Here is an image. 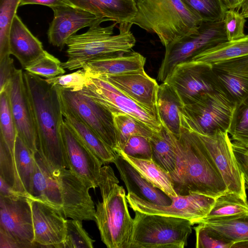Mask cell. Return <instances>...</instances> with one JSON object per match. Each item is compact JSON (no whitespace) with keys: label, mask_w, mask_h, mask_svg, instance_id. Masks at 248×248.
<instances>
[{"label":"cell","mask_w":248,"mask_h":248,"mask_svg":"<svg viewBox=\"0 0 248 248\" xmlns=\"http://www.w3.org/2000/svg\"><path fill=\"white\" fill-rule=\"evenodd\" d=\"M170 134L177 159L175 171L170 176L178 195L200 194L216 198L228 191L219 170L198 134L181 126L178 137Z\"/></svg>","instance_id":"cell-1"},{"label":"cell","mask_w":248,"mask_h":248,"mask_svg":"<svg viewBox=\"0 0 248 248\" xmlns=\"http://www.w3.org/2000/svg\"><path fill=\"white\" fill-rule=\"evenodd\" d=\"M24 77L34 117L38 149L55 174L68 169L62 134L64 119L59 90L27 71Z\"/></svg>","instance_id":"cell-2"},{"label":"cell","mask_w":248,"mask_h":248,"mask_svg":"<svg viewBox=\"0 0 248 248\" xmlns=\"http://www.w3.org/2000/svg\"><path fill=\"white\" fill-rule=\"evenodd\" d=\"M112 168L102 167L98 182L102 200L96 204L95 222L102 241L108 248H130L134 220L124 188Z\"/></svg>","instance_id":"cell-3"},{"label":"cell","mask_w":248,"mask_h":248,"mask_svg":"<svg viewBox=\"0 0 248 248\" xmlns=\"http://www.w3.org/2000/svg\"><path fill=\"white\" fill-rule=\"evenodd\" d=\"M137 12L129 23L155 33L166 47L197 31L203 21L182 0H135Z\"/></svg>","instance_id":"cell-4"},{"label":"cell","mask_w":248,"mask_h":248,"mask_svg":"<svg viewBox=\"0 0 248 248\" xmlns=\"http://www.w3.org/2000/svg\"><path fill=\"white\" fill-rule=\"evenodd\" d=\"M110 21L102 18L82 34L73 35L66 42L68 60L62 63L64 69L72 71L82 68L89 61L98 57L131 51L136 43L128 23L120 24V32L113 35L117 23L107 27L101 24Z\"/></svg>","instance_id":"cell-5"},{"label":"cell","mask_w":248,"mask_h":248,"mask_svg":"<svg viewBox=\"0 0 248 248\" xmlns=\"http://www.w3.org/2000/svg\"><path fill=\"white\" fill-rule=\"evenodd\" d=\"M130 248H184L192 232L186 219L135 211Z\"/></svg>","instance_id":"cell-6"},{"label":"cell","mask_w":248,"mask_h":248,"mask_svg":"<svg viewBox=\"0 0 248 248\" xmlns=\"http://www.w3.org/2000/svg\"><path fill=\"white\" fill-rule=\"evenodd\" d=\"M235 105L221 91L208 94L180 108L181 126L207 136L228 132Z\"/></svg>","instance_id":"cell-7"},{"label":"cell","mask_w":248,"mask_h":248,"mask_svg":"<svg viewBox=\"0 0 248 248\" xmlns=\"http://www.w3.org/2000/svg\"><path fill=\"white\" fill-rule=\"evenodd\" d=\"M227 41L223 20L203 21L197 32L185 36L165 47L158 80L164 82L178 64L190 61L202 52Z\"/></svg>","instance_id":"cell-8"},{"label":"cell","mask_w":248,"mask_h":248,"mask_svg":"<svg viewBox=\"0 0 248 248\" xmlns=\"http://www.w3.org/2000/svg\"><path fill=\"white\" fill-rule=\"evenodd\" d=\"M91 82L81 91L110 112L113 116L125 114L145 124L155 132L162 128L158 113L140 105L106 80L90 77Z\"/></svg>","instance_id":"cell-9"},{"label":"cell","mask_w":248,"mask_h":248,"mask_svg":"<svg viewBox=\"0 0 248 248\" xmlns=\"http://www.w3.org/2000/svg\"><path fill=\"white\" fill-rule=\"evenodd\" d=\"M164 82L174 88L183 105L194 103L208 94L221 91L212 65L201 62L190 61L178 64Z\"/></svg>","instance_id":"cell-10"},{"label":"cell","mask_w":248,"mask_h":248,"mask_svg":"<svg viewBox=\"0 0 248 248\" xmlns=\"http://www.w3.org/2000/svg\"><path fill=\"white\" fill-rule=\"evenodd\" d=\"M58 89L62 103L118 153L119 148L112 114L79 91Z\"/></svg>","instance_id":"cell-11"},{"label":"cell","mask_w":248,"mask_h":248,"mask_svg":"<svg viewBox=\"0 0 248 248\" xmlns=\"http://www.w3.org/2000/svg\"><path fill=\"white\" fill-rule=\"evenodd\" d=\"M126 199L134 211L185 218L190 220L193 225L208 215L215 201V198L200 194L172 197L169 205L155 204L129 193Z\"/></svg>","instance_id":"cell-12"},{"label":"cell","mask_w":248,"mask_h":248,"mask_svg":"<svg viewBox=\"0 0 248 248\" xmlns=\"http://www.w3.org/2000/svg\"><path fill=\"white\" fill-rule=\"evenodd\" d=\"M0 229L22 248L39 247L34 242L30 199L25 195L0 196Z\"/></svg>","instance_id":"cell-13"},{"label":"cell","mask_w":248,"mask_h":248,"mask_svg":"<svg viewBox=\"0 0 248 248\" xmlns=\"http://www.w3.org/2000/svg\"><path fill=\"white\" fill-rule=\"evenodd\" d=\"M198 135L215 161L228 191L247 200L246 182L234 155L228 133L219 131L212 136Z\"/></svg>","instance_id":"cell-14"},{"label":"cell","mask_w":248,"mask_h":248,"mask_svg":"<svg viewBox=\"0 0 248 248\" xmlns=\"http://www.w3.org/2000/svg\"><path fill=\"white\" fill-rule=\"evenodd\" d=\"M6 90L17 135L34 153L38 149L37 133L24 72L21 69H16Z\"/></svg>","instance_id":"cell-15"},{"label":"cell","mask_w":248,"mask_h":248,"mask_svg":"<svg viewBox=\"0 0 248 248\" xmlns=\"http://www.w3.org/2000/svg\"><path fill=\"white\" fill-rule=\"evenodd\" d=\"M60 184L62 201L61 209L63 216L73 219L95 221L96 210L89 193L91 188L68 169L54 174Z\"/></svg>","instance_id":"cell-16"},{"label":"cell","mask_w":248,"mask_h":248,"mask_svg":"<svg viewBox=\"0 0 248 248\" xmlns=\"http://www.w3.org/2000/svg\"><path fill=\"white\" fill-rule=\"evenodd\" d=\"M62 134L68 169L91 188L98 187L103 162L77 137L64 120Z\"/></svg>","instance_id":"cell-17"},{"label":"cell","mask_w":248,"mask_h":248,"mask_svg":"<svg viewBox=\"0 0 248 248\" xmlns=\"http://www.w3.org/2000/svg\"><path fill=\"white\" fill-rule=\"evenodd\" d=\"M30 202L34 242L39 247L61 248L67 229V219L61 209L32 199Z\"/></svg>","instance_id":"cell-18"},{"label":"cell","mask_w":248,"mask_h":248,"mask_svg":"<svg viewBox=\"0 0 248 248\" xmlns=\"http://www.w3.org/2000/svg\"><path fill=\"white\" fill-rule=\"evenodd\" d=\"M53 18L47 31L50 44L62 49L68 39L78 30L90 27L103 17L74 5H61L51 8Z\"/></svg>","instance_id":"cell-19"},{"label":"cell","mask_w":248,"mask_h":248,"mask_svg":"<svg viewBox=\"0 0 248 248\" xmlns=\"http://www.w3.org/2000/svg\"><path fill=\"white\" fill-rule=\"evenodd\" d=\"M211 65L220 90L234 103L248 95V55Z\"/></svg>","instance_id":"cell-20"},{"label":"cell","mask_w":248,"mask_h":248,"mask_svg":"<svg viewBox=\"0 0 248 248\" xmlns=\"http://www.w3.org/2000/svg\"><path fill=\"white\" fill-rule=\"evenodd\" d=\"M98 77L103 78L140 105L158 113L157 98L159 85L144 69L123 75Z\"/></svg>","instance_id":"cell-21"},{"label":"cell","mask_w":248,"mask_h":248,"mask_svg":"<svg viewBox=\"0 0 248 248\" xmlns=\"http://www.w3.org/2000/svg\"><path fill=\"white\" fill-rule=\"evenodd\" d=\"M146 58L135 51H127L95 58L82 67L90 77L116 76L144 69Z\"/></svg>","instance_id":"cell-22"},{"label":"cell","mask_w":248,"mask_h":248,"mask_svg":"<svg viewBox=\"0 0 248 248\" xmlns=\"http://www.w3.org/2000/svg\"><path fill=\"white\" fill-rule=\"evenodd\" d=\"M124 182L128 193L151 203L159 205H169L172 198L154 186L120 155L117 154L114 162Z\"/></svg>","instance_id":"cell-23"},{"label":"cell","mask_w":248,"mask_h":248,"mask_svg":"<svg viewBox=\"0 0 248 248\" xmlns=\"http://www.w3.org/2000/svg\"><path fill=\"white\" fill-rule=\"evenodd\" d=\"M35 168L29 198L62 208V196L59 182L38 149L34 153Z\"/></svg>","instance_id":"cell-24"},{"label":"cell","mask_w":248,"mask_h":248,"mask_svg":"<svg viewBox=\"0 0 248 248\" xmlns=\"http://www.w3.org/2000/svg\"><path fill=\"white\" fill-rule=\"evenodd\" d=\"M9 42L10 54L17 58L24 69L45 51L41 42L32 34L17 15L11 26Z\"/></svg>","instance_id":"cell-25"},{"label":"cell","mask_w":248,"mask_h":248,"mask_svg":"<svg viewBox=\"0 0 248 248\" xmlns=\"http://www.w3.org/2000/svg\"><path fill=\"white\" fill-rule=\"evenodd\" d=\"M72 5L117 23H128L137 12L135 0H67Z\"/></svg>","instance_id":"cell-26"},{"label":"cell","mask_w":248,"mask_h":248,"mask_svg":"<svg viewBox=\"0 0 248 248\" xmlns=\"http://www.w3.org/2000/svg\"><path fill=\"white\" fill-rule=\"evenodd\" d=\"M64 120L77 137L106 165L114 163L117 153L61 102Z\"/></svg>","instance_id":"cell-27"},{"label":"cell","mask_w":248,"mask_h":248,"mask_svg":"<svg viewBox=\"0 0 248 248\" xmlns=\"http://www.w3.org/2000/svg\"><path fill=\"white\" fill-rule=\"evenodd\" d=\"M183 104L177 93L170 84L159 85L157 98V112L162 125L176 137L181 133L180 108Z\"/></svg>","instance_id":"cell-28"},{"label":"cell","mask_w":248,"mask_h":248,"mask_svg":"<svg viewBox=\"0 0 248 248\" xmlns=\"http://www.w3.org/2000/svg\"><path fill=\"white\" fill-rule=\"evenodd\" d=\"M202 223L217 237L234 243L248 240V214L202 219Z\"/></svg>","instance_id":"cell-29"},{"label":"cell","mask_w":248,"mask_h":248,"mask_svg":"<svg viewBox=\"0 0 248 248\" xmlns=\"http://www.w3.org/2000/svg\"><path fill=\"white\" fill-rule=\"evenodd\" d=\"M130 163L140 174L154 186L172 198L178 195L175 192L170 176L153 159H141L127 155L121 152L117 153Z\"/></svg>","instance_id":"cell-30"},{"label":"cell","mask_w":248,"mask_h":248,"mask_svg":"<svg viewBox=\"0 0 248 248\" xmlns=\"http://www.w3.org/2000/svg\"><path fill=\"white\" fill-rule=\"evenodd\" d=\"M248 55V34L244 37L220 43L195 56L191 61L211 64Z\"/></svg>","instance_id":"cell-31"},{"label":"cell","mask_w":248,"mask_h":248,"mask_svg":"<svg viewBox=\"0 0 248 248\" xmlns=\"http://www.w3.org/2000/svg\"><path fill=\"white\" fill-rule=\"evenodd\" d=\"M152 147V159L170 175L176 168V155L170 132L162 126L161 130L155 132L149 139Z\"/></svg>","instance_id":"cell-32"},{"label":"cell","mask_w":248,"mask_h":248,"mask_svg":"<svg viewBox=\"0 0 248 248\" xmlns=\"http://www.w3.org/2000/svg\"><path fill=\"white\" fill-rule=\"evenodd\" d=\"M114 116L120 153L128 140L132 136H140L150 139L154 131L150 127L139 120L125 114H117Z\"/></svg>","instance_id":"cell-33"},{"label":"cell","mask_w":248,"mask_h":248,"mask_svg":"<svg viewBox=\"0 0 248 248\" xmlns=\"http://www.w3.org/2000/svg\"><path fill=\"white\" fill-rule=\"evenodd\" d=\"M14 158L18 176L29 197L35 168L34 153L18 135L15 142Z\"/></svg>","instance_id":"cell-34"},{"label":"cell","mask_w":248,"mask_h":248,"mask_svg":"<svg viewBox=\"0 0 248 248\" xmlns=\"http://www.w3.org/2000/svg\"><path fill=\"white\" fill-rule=\"evenodd\" d=\"M243 214H248V200L227 191L215 198L210 212L202 219Z\"/></svg>","instance_id":"cell-35"},{"label":"cell","mask_w":248,"mask_h":248,"mask_svg":"<svg viewBox=\"0 0 248 248\" xmlns=\"http://www.w3.org/2000/svg\"><path fill=\"white\" fill-rule=\"evenodd\" d=\"M228 133L235 142L248 149V95L236 104Z\"/></svg>","instance_id":"cell-36"},{"label":"cell","mask_w":248,"mask_h":248,"mask_svg":"<svg viewBox=\"0 0 248 248\" xmlns=\"http://www.w3.org/2000/svg\"><path fill=\"white\" fill-rule=\"evenodd\" d=\"M21 0H0V61L11 55L9 36Z\"/></svg>","instance_id":"cell-37"},{"label":"cell","mask_w":248,"mask_h":248,"mask_svg":"<svg viewBox=\"0 0 248 248\" xmlns=\"http://www.w3.org/2000/svg\"><path fill=\"white\" fill-rule=\"evenodd\" d=\"M0 177L15 191L28 196L16 171L14 155L0 136Z\"/></svg>","instance_id":"cell-38"},{"label":"cell","mask_w":248,"mask_h":248,"mask_svg":"<svg viewBox=\"0 0 248 248\" xmlns=\"http://www.w3.org/2000/svg\"><path fill=\"white\" fill-rule=\"evenodd\" d=\"M0 136L14 155L17 131L6 90L0 93Z\"/></svg>","instance_id":"cell-39"},{"label":"cell","mask_w":248,"mask_h":248,"mask_svg":"<svg viewBox=\"0 0 248 248\" xmlns=\"http://www.w3.org/2000/svg\"><path fill=\"white\" fill-rule=\"evenodd\" d=\"M187 7L204 21L224 20L228 10L221 0H182Z\"/></svg>","instance_id":"cell-40"},{"label":"cell","mask_w":248,"mask_h":248,"mask_svg":"<svg viewBox=\"0 0 248 248\" xmlns=\"http://www.w3.org/2000/svg\"><path fill=\"white\" fill-rule=\"evenodd\" d=\"M25 69L30 73L46 79L53 78L65 73L60 61L46 50Z\"/></svg>","instance_id":"cell-41"},{"label":"cell","mask_w":248,"mask_h":248,"mask_svg":"<svg viewBox=\"0 0 248 248\" xmlns=\"http://www.w3.org/2000/svg\"><path fill=\"white\" fill-rule=\"evenodd\" d=\"M94 242L83 228L82 221L67 219L66 235L61 248H93Z\"/></svg>","instance_id":"cell-42"},{"label":"cell","mask_w":248,"mask_h":248,"mask_svg":"<svg viewBox=\"0 0 248 248\" xmlns=\"http://www.w3.org/2000/svg\"><path fill=\"white\" fill-rule=\"evenodd\" d=\"M45 80L52 86L74 92L82 91L91 82L90 77L83 69Z\"/></svg>","instance_id":"cell-43"},{"label":"cell","mask_w":248,"mask_h":248,"mask_svg":"<svg viewBox=\"0 0 248 248\" xmlns=\"http://www.w3.org/2000/svg\"><path fill=\"white\" fill-rule=\"evenodd\" d=\"M121 152L134 158L152 159V147L149 139L142 136L130 137Z\"/></svg>","instance_id":"cell-44"},{"label":"cell","mask_w":248,"mask_h":248,"mask_svg":"<svg viewBox=\"0 0 248 248\" xmlns=\"http://www.w3.org/2000/svg\"><path fill=\"white\" fill-rule=\"evenodd\" d=\"M223 21L228 41L237 39L245 35L244 27L246 21V18L238 11L227 10Z\"/></svg>","instance_id":"cell-45"},{"label":"cell","mask_w":248,"mask_h":248,"mask_svg":"<svg viewBox=\"0 0 248 248\" xmlns=\"http://www.w3.org/2000/svg\"><path fill=\"white\" fill-rule=\"evenodd\" d=\"M195 227L197 248H231L232 243L215 236L202 223Z\"/></svg>","instance_id":"cell-46"},{"label":"cell","mask_w":248,"mask_h":248,"mask_svg":"<svg viewBox=\"0 0 248 248\" xmlns=\"http://www.w3.org/2000/svg\"><path fill=\"white\" fill-rule=\"evenodd\" d=\"M16 69L13 59L10 56L0 61V93L7 89Z\"/></svg>","instance_id":"cell-47"},{"label":"cell","mask_w":248,"mask_h":248,"mask_svg":"<svg viewBox=\"0 0 248 248\" xmlns=\"http://www.w3.org/2000/svg\"><path fill=\"white\" fill-rule=\"evenodd\" d=\"M233 151L239 167L246 183H248V149L234 142L232 143Z\"/></svg>","instance_id":"cell-48"},{"label":"cell","mask_w":248,"mask_h":248,"mask_svg":"<svg viewBox=\"0 0 248 248\" xmlns=\"http://www.w3.org/2000/svg\"><path fill=\"white\" fill-rule=\"evenodd\" d=\"M28 4L42 5L50 8L61 5H73L67 0H21L19 6Z\"/></svg>","instance_id":"cell-49"},{"label":"cell","mask_w":248,"mask_h":248,"mask_svg":"<svg viewBox=\"0 0 248 248\" xmlns=\"http://www.w3.org/2000/svg\"><path fill=\"white\" fill-rule=\"evenodd\" d=\"M0 248H22L21 245L15 238L0 229Z\"/></svg>","instance_id":"cell-50"},{"label":"cell","mask_w":248,"mask_h":248,"mask_svg":"<svg viewBox=\"0 0 248 248\" xmlns=\"http://www.w3.org/2000/svg\"><path fill=\"white\" fill-rule=\"evenodd\" d=\"M0 196L8 197L17 195H24L15 191L0 177Z\"/></svg>","instance_id":"cell-51"},{"label":"cell","mask_w":248,"mask_h":248,"mask_svg":"<svg viewBox=\"0 0 248 248\" xmlns=\"http://www.w3.org/2000/svg\"><path fill=\"white\" fill-rule=\"evenodd\" d=\"M223 4L228 9L238 10L241 9L242 5L246 0H221Z\"/></svg>","instance_id":"cell-52"},{"label":"cell","mask_w":248,"mask_h":248,"mask_svg":"<svg viewBox=\"0 0 248 248\" xmlns=\"http://www.w3.org/2000/svg\"><path fill=\"white\" fill-rule=\"evenodd\" d=\"M231 248H248V240L233 243Z\"/></svg>","instance_id":"cell-53"},{"label":"cell","mask_w":248,"mask_h":248,"mask_svg":"<svg viewBox=\"0 0 248 248\" xmlns=\"http://www.w3.org/2000/svg\"><path fill=\"white\" fill-rule=\"evenodd\" d=\"M241 14L245 18H248V0H246L241 7Z\"/></svg>","instance_id":"cell-54"},{"label":"cell","mask_w":248,"mask_h":248,"mask_svg":"<svg viewBox=\"0 0 248 248\" xmlns=\"http://www.w3.org/2000/svg\"><path fill=\"white\" fill-rule=\"evenodd\" d=\"M246 184H247L248 185V183H246Z\"/></svg>","instance_id":"cell-55"}]
</instances>
